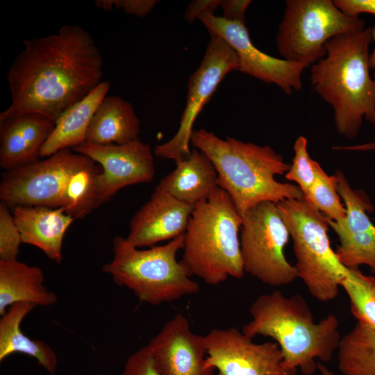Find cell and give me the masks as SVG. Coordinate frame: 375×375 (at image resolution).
I'll return each instance as SVG.
<instances>
[{
	"label": "cell",
	"instance_id": "cell-1",
	"mask_svg": "<svg viewBox=\"0 0 375 375\" xmlns=\"http://www.w3.org/2000/svg\"><path fill=\"white\" fill-rule=\"evenodd\" d=\"M6 75L10 104L0 122L28 112L56 122L103 81V59L90 33L64 25L56 33L25 39Z\"/></svg>",
	"mask_w": 375,
	"mask_h": 375
},
{
	"label": "cell",
	"instance_id": "cell-2",
	"mask_svg": "<svg viewBox=\"0 0 375 375\" xmlns=\"http://www.w3.org/2000/svg\"><path fill=\"white\" fill-rule=\"evenodd\" d=\"M370 27L338 35L310 68L314 90L334 110L337 131L353 139L364 119L375 126V79L369 73Z\"/></svg>",
	"mask_w": 375,
	"mask_h": 375
},
{
	"label": "cell",
	"instance_id": "cell-3",
	"mask_svg": "<svg viewBox=\"0 0 375 375\" xmlns=\"http://www.w3.org/2000/svg\"><path fill=\"white\" fill-rule=\"evenodd\" d=\"M251 321L242 331L248 337H270L278 344L285 364L304 375L317 370V360L328 362L341 340L339 322L328 315L314 320L306 300L299 294L286 297L278 290L260 295L251 304Z\"/></svg>",
	"mask_w": 375,
	"mask_h": 375
},
{
	"label": "cell",
	"instance_id": "cell-4",
	"mask_svg": "<svg viewBox=\"0 0 375 375\" xmlns=\"http://www.w3.org/2000/svg\"><path fill=\"white\" fill-rule=\"evenodd\" d=\"M190 143L211 160L218 187L230 195L242 217L261 202L304 197L299 186L275 179L276 175L286 174L290 165L269 146L222 139L204 128L193 131Z\"/></svg>",
	"mask_w": 375,
	"mask_h": 375
},
{
	"label": "cell",
	"instance_id": "cell-5",
	"mask_svg": "<svg viewBox=\"0 0 375 375\" xmlns=\"http://www.w3.org/2000/svg\"><path fill=\"white\" fill-rule=\"evenodd\" d=\"M242 217L230 195L217 187L197 203L184 233L181 261L192 275L217 285L244 274L239 233Z\"/></svg>",
	"mask_w": 375,
	"mask_h": 375
},
{
	"label": "cell",
	"instance_id": "cell-6",
	"mask_svg": "<svg viewBox=\"0 0 375 375\" xmlns=\"http://www.w3.org/2000/svg\"><path fill=\"white\" fill-rule=\"evenodd\" d=\"M183 247L184 234L147 249L135 247L117 235L112 240V258L103 265L102 271L142 302L158 306L174 301L199 291L190 270L176 259Z\"/></svg>",
	"mask_w": 375,
	"mask_h": 375
},
{
	"label": "cell",
	"instance_id": "cell-7",
	"mask_svg": "<svg viewBox=\"0 0 375 375\" xmlns=\"http://www.w3.org/2000/svg\"><path fill=\"white\" fill-rule=\"evenodd\" d=\"M277 206L293 241L298 277L318 301L335 299L349 269L331 247L328 219L304 197Z\"/></svg>",
	"mask_w": 375,
	"mask_h": 375
},
{
	"label": "cell",
	"instance_id": "cell-8",
	"mask_svg": "<svg viewBox=\"0 0 375 375\" xmlns=\"http://www.w3.org/2000/svg\"><path fill=\"white\" fill-rule=\"evenodd\" d=\"M365 28L363 19L347 16L331 0H287L276 43L283 59L307 68L325 56L328 40Z\"/></svg>",
	"mask_w": 375,
	"mask_h": 375
},
{
	"label": "cell",
	"instance_id": "cell-9",
	"mask_svg": "<svg viewBox=\"0 0 375 375\" xmlns=\"http://www.w3.org/2000/svg\"><path fill=\"white\" fill-rule=\"evenodd\" d=\"M290 237L277 203L264 201L248 210L240 236L244 272L271 286L292 283L297 271L284 253Z\"/></svg>",
	"mask_w": 375,
	"mask_h": 375
},
{
	"label": "cell",
	"instance_id": "cell-10",
	"mask_svg": "<svg viewBox=\"0 0 375 375\" xmlns=\"http://www.w3.org/2000/svg\"><path fill=\"white\" fill-rule=\"evenodd\" d=\"M90 160L72 149H65L22 167L4 172L0 183V199L12 208H63L72 175Z\"/></svg>",
	"mask_w": 375,
	"mask_h": 375
},
{
	"label": "cell",
	"instance_id": "cell-11",
	"mask_svg": "<svg viewBox=\"0 0 375 375\" xmlns=\"http://www.w3.org/2000/svg\"><path fill=\"white\" fill-rule=\"evenodd\" d=\"M210 35L200 65L189 79L178 128L169 140L155 147L156 156L177 162L190 155V144L197 117L226 75L239 69L238 58L233 48L217 35Z\"/></svg>",
	"mask_w": 375,
	"mask_h": 375
},
{
	"label": "cell",
	"instance_id": "cell-12",
	"mask_svg": "<svg viewBox=\"0 0 375 375\" xmlns=\"http://www.w3.org/2000/svg\"><path fill=\"white\" fill-rule=\"evenodd\" d=\"M206 365L217 375H296L287 367L276 342L256 343L235 327L214 328L204 335Z\"/></svg>",
	"mask_w": 375,
	"mask_h": 375
},
{
	"label": "cell",
	"instance_id": "cell-13",
	"mask_svg": "<svg viewBox=\"0 0 375 375\" xmlns=\"http://www.w3.org/2000/svg\"><path fill=\"white\" fill-rule=\"evenodd\" d=\"M197 19L210 34L217 35L233 48L238 58L239 71L264 82L274 83L288 95L301 90V74L306 67L258 49L251 42L244 22L228 20L209 13Z\"/></svg>",
	"mask_w": 375,
	"mask_h": 375
},
{
	"label": "cell",
	"instance_id": "cell-14",
	"mask_svg": "<svg viewBox=\"0 0 375 375\" xmlns=\"http://www.w3.org/2000/svg\"><path fill=\"white\" fill-rule=\"evenodd\" d=\"M72 150L90 158L102 169L98 181L99 206L123 188L149 183L154 178L151 148L139 138L121 145H99L85 142Z\"/></svg>",
	"mask_w": 375,
	"mask_h": 375
},
{
	"label": "cell",
	"instance_id": "cell-15",
	"mask_svg": "<svg viewBox=\"0 0 375 375\" xmlns=\"http://www.w3.org/2000/svg\"><path fill=\"white\" fill-rule=\"evenodd\" d=\"M146 346L161 375H213L215 369L206 362L204 335L194 333L181 313L168 320Z\"/></svg>",
	"mask_w": 375,
	"mask_h": 375
},
{
	"label": "cell",
	"instance_id": "cell-16",
	"mask_svg": "<svg viewBox=\"0 0 375 375\" xmlns=\"http://www.w3.org/2000/svg\"><path fill=\"white\" fill-rule=\"evenodd\" d=\"M194 206L155 191L130 221L126 241L135 247H151L185 233Z\"/></svg>",
	"mask_w": 375,
	"mask_h": 375
},
{
	"label": "cell",
	"instance_id": "cell-17",
	"mask_svg": "<svg viewBox=\"0 0 375 375\" xmlns=\"http://www.w3.org/2000/svg\"><path fill=\"white\" fill-rule=\"evenodd\" d=\"M55 122L35 112L0 122V167L14 170L40 158V151Z\"/></svg>",
	"mask_w": 375,
	"mask_h": 375
},
{
	"label": "cell",
	"instance_id": "cell-18",
	"mask_svg": "<svg viewBox=\"0 0 375 375\" xmlns=\"http://www.w3.org/2000/svg\"><path fill=\"white\" fill-rule=\"evenodd\" d=\"M12 215L23 243L36 247L51 260L61 262L64 237L74 217L62 208L47 206H17Z\"/></svg>",
	"mask_w": 375,
	"mask_h": 375
},
{
	"label": "cell",
	"instance_id": "cell-19",
	"mask_svg": "<svg viewBox=\"0 0 375 375\" xmlns=\"http://www.w3.org/2000/svg\"><path fill=\"white\" fill-rule=\"evenodd\" d=\"M175 163L176 168L160 181L155 191L195 206L218 187L217 171L203 152L194 148L187 158Z\"/></svg>",
	"mask_w": 375,
	"mask_h": 375
},
{
	"label": "cell",
	"instance_id": "cell-20",
	"mask_svg": "<svg viewBox=\"0 0 375 375\" xmlns=\"http://www.w3.org/2000/svg\"><path fill=\"white\" fill-rule=\"evenodd\" d=\"M43 271L16 260H0V315L17 303L51 306L58 299L44 285Z\"/></svg>",
	"mask_w": 375,
	"mask_h": 375
},
{
	"label": "cell",
	"instance_id": "cell-21",
	"mask_svg": "<svg viewBox=\"0 0 375 375\" xmlns=\"http://www.w3.org/2000/svg\"><path fill=\"white\" fill-rule=\"evenodd\" d=\"M140 120L133 105L118 96H106L95 111L85 142L99 144H124L138 138Z\"/></svg>",
	"mask_w": 375,
	"mask_h": 375
},
{
	"label": "cell",
	"instance_id": "cell-22",
	"mask_svg": "<svg viewBox=\"0 0 375 375\" xmlns=\"http://www.w3.org/2000/svg\"><path fill=\"white\" fill-rule=\"evenodd\" d=\"M110 81H102L84 99L66 110L56 121L51 135L40 151V158L49 157L85 142L87 130L99 105L107 96Z\"/></svg>",
	"mask_w": 375,
	"mask_h": 375
},
{
	"label": "cell",
	"instance_id": "cell-23",
	"mask_svg": "<svg viewBox=\"0 0 375 375\" xmlns=\"http://www.w3.org/2000/svg\"><path fill=\"white\" fill-rule=\"evenodd\" d=\"M35 307L28 303H17L9 307L0 319V361L15 353L36 359L49 374L56 372L58 359L55 351L46 342L28 337L21 329L23 319Z\"/></svg>",
	"mask_w": 375,
	"mask_h": 375
},
{
	"label": "cell",
	"instance_id": "cell-24",
	"mask_svg": "<svg viewBox=\"0 0 375 375\" xmlns=\"http://www.w3.org/2000/svg\"><path fill=\"white\" fill-rule=\"evenodd\" d=\"M337 352L342 375H375V329L357 322L341 338Z\"/></svg>",
	"mask_w": 375,
	"mask_h": 375
},
{
	"label": "cell",
	"instance_id": "cell-25",
	"mask_svg": "<svg viewBox=\"0 0 375 375\" xmlns=\"http://www.w3.org/2000/svg\"><path fill=\"white\" fill-rule=\"evenodd\" d=\"M102 169L90 160L72 175L65 194L62 208L75 219H81L100 206L98 199V181Z\"/></svg>",
	"mask_w": 375,
	"mask_h": 375
},
{
	"label": "cell",
	"instance_id": "cell-26",
	"mask_svg": "<svg viewBox=\"0 0 375 375\" xmlns=\"http://www.w3.org/2000/svg\"><path fill=\"white\" fill-rule=\"evenodd\" d=\"M358 322L375 329V276L365 275L358 268L349 269L341 283Z\"/></svg>",
	"mask_w": 375,
	"mask_h": 375
},
{
	"label": "cell",
	"instance_id": "cell-27",
	"mask_svg": "<svg viewBox=\"0 0 375 375\" xmlns=\"http://www.w3.org/2000/svg\"><path fill=\"white\" fill-rule=\"evenodd\" d=\"M337 185L336 176L328 175L317 163L315 181L304 198L328 219L339 222L345 218L346 210L340 202Z\"/></svg>",
	"mask_w": 375,
	"mask_h": 375
},
{
	"label": "cell",
	"instance_id": "cell-28",
	"mask_svg": "<svg viewBox=\"0 0 375 375\" xmlns=\"http://www.w3.org/2000/svg\"><path fill=\"white\" fill-rule=\"evenodd\" d=\"M307 147V139L303 136H299L294 144V156L292 163L285 175L287 180L297 183L303 196L315 181L318 163L309 156Z\"/></svg>",
	"mask_w": 375,
	"mask_h": 375
},
{
	"label": "cell",
	"instance_id": "cell-29",
	"mask_svg": "<svg viewBox=\"0 0 375 375\" xmlns=\"http://www.w3.org/2000/svg\"><path fill=\"white\" fill-rule=\"evenodd\" d=\"M22 242L9 207L0 203V260H16Z\"/></svg>",
	"mask_w": 375,
	"mask_h": 375
},
{
	"label": "cell",
	"instance_id": "cell-30",
	"mask_svg": "<svg viewBox=\"0 0 375 375\" xmlns=\"http://www.w3.org/2000/svg\"><path fill=\"white\" fill-rule=\"evenodd\" d=\"M158 2L156 0H96L94 5L106 11L121 9L126 14L142 17L149 15Z\"/></svg>",
	"mask_w": 375,
	"mask_h": 375
},
{
	"label": "cell",
	"instance_id": "cell-31",
	"mask_svg": "<svg viewBox=\"0 0 375 375\" xmlns=\"http://www.w3.org/2000/svg\"><path fill=\"white\" fill-rule=\"evenodd\" d=\"M121 375H161L147 346L138 349L126 360Z\"/></svg>",
	"mask_w": 375,
	"mask_h": 375
},
{
	"label": "cell",
	"instance_id": "cell-32",
	"mask_svg": "<svg viewBox=\"0 0 375 375\" xmlns=\"http://www.w3.org/2000/svg\"><path fill=\"white\" fill-rule=\"evenodd\" d=\"M335 6L344 15L352 18L361 13L375 15V0H333Z\"/></svg>",
	"mask_w": 375,
	"mask_h": 375
},
{
	"label": "cell",
	"instance_id": "cell-33",
	"mask_svg": "<svg viewBox=\"0 0 375 375\" xmlns=\"http://www.w3.org/2000/svg\"><path fill=\"white\" fill-rule=\"evenodd\" d=\"M251 2L249 0L220 1L219 6L224 12L222 17L228 20L244 22V13Z\"/></svg>",
	"mask_w": 375,
	"mask_h": 375
},
{
	"label": "cell",
	"instance_id": "cell-34",
	"mask_svg": "<svg viewBox=\"0 0 375 375\" xmlns=\"http://www.w3.org/2000/svg\"><path fill=\"white\" fill-rule=\"evenodd\" d=\"M219 5L220 1L216 0L193 1L187 7L184 17L185 20L192 22L203 14H213Z\"/></svg>",
	"mask_w": 375,
	"mask_h": 375
},
{
	"label": "cell",
	"instance_id": "cell-35",
	"mask_svg": "<svg viewBox=\"0 0 375 375\" xmlns=\"http://www.w3.org/2000/svg\"><path fill=\"white\" fill-rule=\"evenodd\" d=\"M334 150L338 151H375V140L373 142H366L363 144L351 145V146H335L332 147Z\"/></svg>",
	"mask_w": 375,
	"mask_h": 375
},
{
	"label": "cell",
	"instance_id": "cell-36",
	"mask_svg": "<svg viewBox=\"0 0 375 375\" xmlns=\"http://www.w3.org/2000/svg\"><path fill=\"white\" fill-rule=\"evenodd\" d=\"M370 28L372 42L374 43V48L372 53L369 55V67L370 69H374L373 77L375 79V26L370 27Z\"/></svg>",
	"mask_w": 375,
	"mask_h": 375
},
{
	"label": "cell",
	"instance_id": "cell-37",
	"mask_svg": "<svg viewBox=\"0 0 375 375\" xmlns=\"http://www.w3.org/2000/svg\"><path fill=\"white\" fill-rule=\"evenodd\" d=\"M317 371L319 372V375H336L334 372L320 362H318Z\"/></svg>",
	"mask_w": 375,
	"mask_h": 375
}]
</instances>
